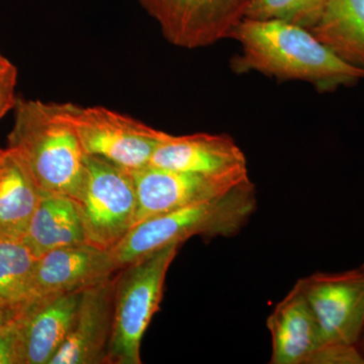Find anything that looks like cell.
Returning <instances> with one entry per match:
<instances>
[{"mask_svg":"<svg viewBox=\"0 0 364 364\" xmlns=\"http://www.w3.org/2000/svg\"><path fill=\"white\" fill-rule=\"evenodd\" d=\"M66 109L85 155L102 158L131 172L149 166L155 151L168 136L105 107L66 104Z\"/></svg>","mask_w":364,"mask_h":364,"instance_id":"8992f818","label":"cell"},{"mask_svg":"<svg viewBox=\"0 0 364 364\" xmlns=\"http://www.w3.org/2000/svg\"><path fill=\"white\" fill-rule=\"evenodd\" d=\"M9 149L25 162L41 191L77 200L85 154L68 117L66 104L16 100Z\"/></svg>","mask_w":364,"mask_h":364,"instance_id":"7a4b0ae2","label":"cell"},{"mask_svg":"<svg viewBox=\"0 0 364 364\" xmlns=\"http://www.w3.org/2000/svg\"><path fill=\"white\" fill-rule=\"evenodd\" d=\"M256 208L255 188L248 179L225 195L138 223L112 251L123 268L191 237L229 238L243 229Z\"/></svg>","mask_w":364,"mask_h":364,"instance_id":"3957f363","label":"cell"},{"mask_svg":"<svg viewBox=\"0 0 364 364\" xmlns=\"http://www.w3.org/2000/svg\"><path fill=\"white\" fill-rule=\"evenodd\" d=\"M21 239L37 258L55 249L88 243L75 200L43 191Z\"/></svg>","mask_w":364,"mask_h":364,"instance_id":"9a60e30c","label":"cell"},{"mask_svg":"<svg viewBox=\"0 0 364 364\" xmlns=\"http://www.w3.org/2000/svg\"><path fill=\"white\" fill-rule=\"evenodd\" d=\"M18 82V70L13 63L0 69V119L14 109L16 105V87Z\"/></svg>","mask_w":364,"mask_h":364,"instance_id":"44dd1931","label":"cell"},{"mask_svg":"<svg viewBox=\"0 0 364 364\" xmlns=\"http://www.w3.org/2000/svg\"><path fill=\"white\" fill-rule=\"evenodd\" d=\"M0 364H23L18 318L0 328Z\"/></svg>","mask_w":364,"mask_h":364,"instance_id":"ffe728a7","label":"cell"},{"mask_svg":"<svg viewBox=\"0 0 364 364\" xmlns=\"http://www.w3.org/2000/svg\"><path fill=\"white\" fill-rule=\"evenodd\" d=\"M116 274L82 291L68 335L51 364L107 363L114 323Z\"/></svg>","mask_w":364,"mask_h":364,"instance_id":"7c38bea8","label":"cell"},{"mask_svg":"<svg viewBox=\"0 0 364 364\" xmlns=\"http://www.w3.org/2000/svg\"><path fill=\"white\" fill-rule=\"evenodd\" d=\"M149 166L203 176L249 177L243 151L225 134H168L153 154Z\"/></svg>","mask_w":364,"mask_h":364,"instance_id":"30bf717a","label":"cell"},{"mask_svg":"<svg viewBox=\"0 0 364 364\" xmlns=\"http://www.w3.org/2000/svg\"><path fill=\"white\" fill-rule=\"evenodd\" d=\"M138 210L136 223L225 195L246 178L210 177L147 166L132 171Z\"/></svg>","mask_w":364,"mask_h":364,"instance_id":"9c48e42d","label":"cell"},{"mask_svg":"<svg viewBox=\"0 0 364 364\" xmlns=\"http://www.w3.org/2000/svg\"><path fill=\"white\" fill-rule=\"evenodd\" d=\"M170 44L208 47L231 38L250 0H138Z\"/></svg>","mask_w":364,"mask_h":364,"instance_id":"ba28073f","label":"cell"},{"mask_svg":"<svg viewBox=\"0 0 364 364\" xmlns=\"http://www.w3.org/2000/svg\"><path fill=\"white\" fill-rule=\"evenodd\" d=\"M37 259L23 239L0 234V306L20 308L33 299Z\"/></svg>","mask_w":364,"mask_h":364,"instance_id":"ac0fdd59","label":"cell"},{"mask_svg":"<svg viewBox=\"0 0 364 364\" xmlns=\"http://www.w3.org/2000/svg\"><path fill=\"white\" fill-rule=\"evenodd\" d=\"M82 291L35 296L23 306L18 318L23 364H51L68 335Z\"/></svg>","mask_w":364,"mask_h":364,"instance_id":"4fadbf2b","label":"cell"},{"mask_svg":"<svg viewBox=\"0 0 364 364\" xmlns=\"http://www.w3.org/2000/svg\"><path fill=\"white\" fill-rule=\"evenodd\" d=\"M296 284L310 304L324 344L358 347L364 332V264L314 273Z\"/></svg>","mask_w":364,"mask_h":364,"instance_id":"52a82bcc","label":"cell"},{"mask_svg":"<svg viewBox=\"0 0 364 364\" xmlns=\"http://www.w3.org/2000/svg\"><path fill=\"white\" fill-rule=\"evenodd\" d=\"M358 348H359V350L361 351V353H363V356H364V332L363 334V337H361L360 342H359Z\"/></svg>","mask_w":364,"mask_h":364,"instance_id":"cb8c5ba5","label":"cell"},{"mask_svg":"<svg viewBox=\"0 0 364 364\" xmlns=\"http://www.w3.org/2000/svg\"><path fill=\"white\" fill-rule=\"evenodd\" d=\"M119 269L112 249L88 243L55 249L37 259L33 298L82 291L112 279Z\"/></svg>","mask_w":364,"mask_h":364,"instance_id":"8fae6325","label":"cell"},{"mask_svg":"<svg viewBox=\"0 0 364 364\" xmlns=\"http://www.w3.org/2000/svg\"><path fill=\"white\" fill-rule=\"evenodd\" d=\"M88 243L116 247L136 223L138 198L133 174L95 156L85 158V176L77 200Z\"/></svg>","mask_w":364,"mask_h":364,"instance_id":"5b68a950","label":"cell"},{"mask_svg":"<svg viewBox=\"0 0 364 364\" xmlns=\"http://www.w3.org/2000/svg\"><path fill=\"white\" fill-rule=\"evenodd\" d=\"M272 335V364H314L324 346L322 334L310 304L294 284L268 316Z\"/></svg>","mask_w":364,"mask_h":364,"instance_id":"5bb4252c","label":"cell"},{"mask_svg":"<svg viewBox=\"0 0 364 364\" xmlns=\"http://www.w3.org/2000/svg\"><path fill=\"white\" fill-rule=\"evenodd\" d=\"M231 38L241 45L240 54L231 60L237 74L256 71L277 81H305L318 92H334L364 79V71L335 56L303 26L243 18Z\"/></svg>","mask_w":364,"mask_h":364,"instance_id":"6da1fadb","label":"cell"},{"mask_svg":"<svg viewBox=\"0 0 364 364\" xmlns=\"http://www.w3.org/2000/svg\"><path fill=\"white\" fill-rule=\"evenodd\" d=\"M9 63H11V62H9L6 57L2 56L1 53H0V69H1L2 67L6 66Z\"/></svg>","mask_w":364,"mask_h":364,"instance_id":"603a6c76","label":"cell"},{"mask_svg":"<svg viewBox=\"0 0 364 364\" xmlns=\"http://www.w3.org/2000/svg\"><path fill=\"white\" fill-rule=\"evenodd\" d=\"M1 151H2V149H1V148H0V152H1Z\"/></svg>","mask_w":364,"mask_h":364,"instance_id":"d4e9b609","label":"cell"},{"mask_svg":"<svg viewBox=\"0 0 364 364\" xmlns=\"http://www.w3.org/2000/svg\"><path fill=\"white\" fill-rule=\"evenodd\" d=\"M23 306H20V308L0 306V328L7 324H11L14 321H16V318H18V316H20Z\"/></svg>","mask_w":364,"mask_h":364,"instance_id":"7402d4cb","label":"cell"},{"mask_svg":"<svg viewBox=\"0 0 364 364\" xmlns=\"http://www.w3.org/2000/svg\"><path fill=\"white\" fill-rule=\"evenodd\" d=\"M309 31L335 56L364 71V0H325Z\"/></svg>","mask_w":364,"mask_h":364,"instance_id":"2e32d148","label":"cell"},{"mask_svg":"<svg viewBox=\"0 0 364 364\" xmlns=\"http://www.w3.org/2000/svg\"><path fill=\"white\" fill-rule=\"evenodd\" d=\"M181 246H167L117 273L114 323L105 364L141 363V341L159 311L167 272Z\"/></svg>","mask_w":364,"mask_h":364,"instance_id":"277c9868","label":"cell"},{"mask_svg":"<svg viewBox=\"0 0 364 364\" xmlns=\"http://www.w3.org/2000/svg\"><path fill=\"white\" fill-rule=\"evenodd\" d=\"M325 0H250L245 18L287 21L310 30L322 11Z\"/></svg>","mask_w":364,"mask_h":364,"instance_id":"d6986e66","label":"cell"},{"mask_svg":"<svg viewBox=\"0 0 364 364\" xmlns=\"http://www.w3.org/2000/svg\"><path fill=\"white\" fill-rule=\"evenodd\" d=\"M41 189L14 150L0 152V234L23 238L41 198Z\"/></svg>","mask_w":364,"mask_h":364,"instance_id":"e0dca14e","label":"cell"}]
</instances>
